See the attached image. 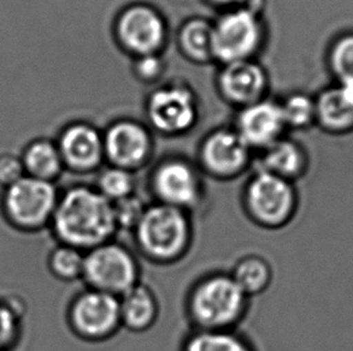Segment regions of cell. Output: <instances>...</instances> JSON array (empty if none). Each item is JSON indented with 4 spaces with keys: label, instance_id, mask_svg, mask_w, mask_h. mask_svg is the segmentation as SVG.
<instances>
[{
    "label": "cell",
    "instance_id": "2e32d148",
    "mask_svg": "<svg viewBox=\"0 0 353 351\" xmlns=\"http://www.w3.org/2000/svg\"><path fill=\"white\" fill-rule=\"evenodd\" d=\"M254 156L286 136V123L280 101L265 99L239 109L234 127Z\"/></svg>",
    "mask_w": 353,
    "mask_h": 351
},
{
    "label": "cell",
    "instance_id": "8fae6325",
    "mask_svg": "<svg viewBox=\"0 0 353 351\" xmlns=\"http://www.w3.org/2000/svg\"><path fill=\"white\" fill-rule=\"evenodd\" d=\"M150 127L163 136L175 138L190 133L199 119V103L194 90L172 82L153 90L146 101Z\"/></svg>",
    "mask_w": 353,
    "mask_h": 351
},
{
    "label": "cell",
    "instance_id": "9a60e30c",
    "mask_svg": "<svg viewBox=\"0 0 353 351\" xmlns=\"http://www.w3.org/2000/svg\"><path fill=\"white\" fill-rule=\"evenodd\" d=\"M216 87L227 104L240 109L268 98L269 76L256 59L230 63L221 65Z\"/></svg>",
    "mask_w": 353,
    "mask_h": 351
},
{
    "label": "cell",
    "instance_id": "4fadbf2b",
    "mask_svg": "<svg viewBox=\"0 0 353 351\" xmlns=\"http://www.w3.org/2000/svg\"><path fill=\"white\" fill-rule=\"evenodd\" d=\"M105 165L138 173L150 165L154 153L151 130L133 119H119L103 131Z\"/></svg>",
    "mask_w": 353,
    "mask_h": 351
},
{
    "label": "cell",
    "instance_id": "7c38bea8",
    "mask_svg": "<svg viewBox=\"0 0 353 351\" xmlns=\"http://www.w3.org/2000/svg\"><path fill=\"white\" fill-rule=\"evenodd\" d=\"M114 32L119 47L133 58L162 54L167 45V21L146 3L125 6L116 17Z\"/></svg>",
    "mask_w": 353,
    "mask_h": 351
},
{
    "label": "cell",
    "instance_id": "52a82bcc",
    "mask_svg": "<svg viewBox=\"0 0 353 351\" xmlns=\"http://www.w3.org/2000/svg\"><path fill=\"white\" fill-rule=\"evenodd\" d=\"M59 190L56 183L24 176L5 188L1 211L10 225L21 231H39L50 226L57 206Z\"/></svg>",
    "mask_w": 353,
    "mask_h": 351
},
{
    "label": "cell",
    "instance_id": "ffe728a7",
    "mask_svg": "<svg viewBox=\"0 0 353 351\" xmlns=\"http://www.w3.org/2000/svg\"><path fill=\"white\" fill-rule=\"evenodd\" d=\"M177 47L188 62L208 65L214 57V22L204 17H192L181 24L177 33Z\"/></svg>",
    "mask_w": 353,
    "mask_h": 351
},
{
    "label": "cell",
    "instance_id": "277c9868",
    "mask_svg": "<svg viewBox=\"0 0 353 351\" xmlns=\"http://www.w3.org/2000/svg\"><path fill=\"white\" fill-rule=\"evenodd\" d=\"M239 201L245 218L265 231L290 226L301 209L296 183L257 169L243 183Z\"/></svg>",
    "mask_w": 353,
    "mask_h": 351
},
{
    "label": "cell",
    "instance_id": "30bf717a",
    "mask_svg": "<svg viewBox=\"0 0 353 351\" xmlns=\"http://www.w3.org/2000/svg\"><path fill=\"white\" fill-rule=\"evenodd\" d=\"M205 178L233 182L254 165V153L234 128H219L201 140L194 160Z\"/></svg>",
    "mask_w": 353,
    "mask_h": 351
},
{
    "label": "cell",
    "instance_id": "603a6c76",
    "mask_svg": "<svg viewBox=\"0 0 353 351\" xmlns=\"http://www.w3.org/2000/svg\"><path fill=\"white\" fill-rule=\"evenodd\" d=\"M180 351H258L254 343L239 330L198 331L190 330Z\"/></svg>",
    "mask_w": 353,
    "mask_h": 351
},
{
    "label": "cell",
    "instance_id": "8992f818",
    "mask_svg": "<svg viewBox=\"0 0 353 351\" xmlns=\"http://www.w3.org/2000/svg\"><path fill=\"white\" fill-rule=\"evenodd\" d=\"M137 252L116 238L85 253L82 283L85 288L119 297L141 281Z\"/></svg>",
    "mask_w": 353,
    "mask_h": 351
},
{
    "label": "cell",
    "instance_id": "44dd1931",
    "mask_svg": "<svg viewBox=\"0 0 353 351\" xmlns=\"http://www.w3.org/2000/svg\"><path fill=\"white\" fill-rule=\"evenodd\" d=\"M230 273L239 288L251 299L265 294L275 277L272 262L258 253H248L238 257Z\"/></svg>",
    "mask_w": 353,
    "mask_h": 351
},
{
    "label": "cell",
    "instance_id": "484cf974",
    "mask_svg": "<svg viewBox=\"0 0 353 351\" xmlns=\"http://www.w3.org/2000/svg\"><path fill=\"white\" fill-rule=\"evenodd\" d=\"M85 264V252L77 248L58 243L48 254V267L50 273L62 281L81 280Z\"/></svg>",
    "mask_w": 353,
    "mask_h": 351
},
{
    "label": "cell",
    "instance_id": "f1b7e54d",
    "mask_svg": "<svg viewBox=\"0 0 353 351\" xmlns=\"http://www.w3.org/2000/svg\"><path fill=\"white\" fill-rule=\"evenodd\" d=\"M21 310L8 302H0V351H8L19 339Z\"/></svg>",
    "mask_w": 353,
    "mask_h": 351
},
{
    "label": "cell",
    "instance_id": "1f68e13d",
    "mask_svg": "<svg viewBox=\"0 0 353 351\" xmlns=\"http://www.w3.org/2000/svg\"><path fill=\"white\" fill-rule=\"evenodd\" d=\"M209 4L217 6V8H225V9H234L243 4V0H205Z\"/></svg>",
    "mask_w": 353,
    "mask_h": 351
},
{
    "label": "cell",
    "instance_id": "7a4b0ae2",
    "mask_svg": "<svg viewBox=\"0 0 353 351\" xmlns=\"http://www.w3.org/2000/svg\"><path fill=\"white\" fill-rule=\"evenodd\" d=\"M251 308V299L239 288L230 270L199 275L188 286L183 313L191 330H239Z\"/></svg>",
    "mask_w": 353,
    "mask_h": 351
},
{
    "label": "cell",
    "instance_id": "7402d4cb",
    "mask_svg": "<svg viewBox=\"0 0 353 351\" xmlns=\"http://www.w3.org/2000/svg\"><path fill=\"white\" fill-rule=\"evenodd\" d=\"M26 176L38 180L56 182L65 171L56 141L37 138L29 142L21 156Z\"/></svg>",
    "mask_w": 353,
    "mask_h": 351
},
{
    "label": "cell",
    "instance_id": "d4e9b609",
    "mask_svg": "<svg viewBox=\"0 0 353 351\" xmlns=\"http://www.w3.org/2000/svg\"><path fill=\"white\" fill-rule=\"evenodd\" d=\"M287 130L304 131L316 127L315 96L294 92L280 101Z\"/></svg>",
    "mask_w": 353,
    "mask_h": 351
},
{
    "label": "cell",
    "instance_id": "5b68a950",
    "mask_svg": "<svg viewBox=\"0 0 353 351\" xmlns=\"http://www.w3.org/2000/svg\"><path fill=\"white\" fill-rule=\"evenodd\" d=\"M151 202L194 214L204 209L208 195L205 176L196 162L181 156L162 158L148 176Z\"/></svg>",
    "mask_w": 353,
    "mask_h": 351
},
{
    "label": "cell",
    "instance_id": "3957f363",
    "mask_svg": "<svg viewBox=\"0 0 353 351\" xmlns=\"http://www.w3.org/2000/svg\"><path fill=\"white\" fill-rule=\"evenodd\" d=\"M132 237L134 251L140 259L156 266L176 265L190 254L194 244L193 214L148 202Z\"/></svg>",
    "mask_w": 353,
    "mask_h": 351
},
{
    "label": "cell",
    "instance_id": "5bb4252c",
    "mask_svg": "<svg viewBox=\"0 0 353 351\" xmlns=\"http://www.w3.org/2000/svg\"><path fill=\"white\" fill-rule=\"evenodd\" d=\"M63 164L75 175L97 173L105 165L103 131L85 122L69 124L56 140Z\"/></svg>",
    "mask_w": 353,
    "mask_h": 351
},
{
    "label": "cell",
    "instance_id": "ba28073f",
    "mask_svg": "<svg viewBox=\"0 0 353 351\" xmlns=\"http://www.w3.org/2000/svg\"><path fill=\"white\" fill-rule=\"evenodd\" d=\"M67 323L82 342H109L122 330L119 297L85 288L68 304Z\"/></svg>",
    "mask_w": 353,
    "mask_h": 351
},
{
    "label": "cell",
    "instance_id": "4316f807",
    "mask_svg": "<svg viewBox=\"0 0 353 351\" xmlns=\"http://www.w3.org/2000/svg\"><path fill=\"white\" fill-rule=\"evenodd\" d=\"M327 67L335 83L353 82V32L339 34L330 43Z\"/></svg>",
    "mask_w": 353,
    "mask_h": 351
},
{
    "label": "cell",
    "instance_id": "4dcf8cb0",
    "mask_svg": "<svg viewBox=\"0 0 353 351\" xmlns=\"http://www.w3.org/2000/svg\"><path fill=\"white\" fill-rule=\"evenodd\" d=\"M24 176L26 171L21 157L12 153L0 154V187L3 189L22 180Z\"/></svg>",
    "mask_w": 353,
    "mask_h": 351
},
{
    "label": "cell",
    "instance_id": "ac0fdd59",
    "mask_svg": "<svg viewBox=\"0 0 353 351\" xmlns=\"http://www.w3.org/2000/svg\"><path fill=\"white\" fill-rule=\"evenodd\" d=\"M311 158L303 145L283 136L254 156V169L298 183L310 171Z\"/></svg>",
    "mask_w": 353,
    "mask_h": 351
},
{
    "label": "cell",
    "instance_id": "83f0119b",
    "mask_svg": "<svg viewBox=\"0 0 353 351\" xmlns=\"http://www.w3.org/2000/svg\"><path fill=\"white\" fill-rule=\"evenodd\" d=\"M148 202L138 195V193L130 195L125 199L119 200L112 204L114 209V218L119 233H133L134 228L138 225L140 219L143 217Z\"/></svg>",
    "mask_w": 353,
    "mask_h": 351
},
{
    "label": "cell",
    "instance_id": "d6986e66",
    "mask_svg": "<svg viewBox=\"0 0 353 351\" xmlns=\"http://www.w3.org/2000/svg\"><path fill=\"white\" fill-rule=\"evenodd\" d=\"M119 299L122 330L141 334L157 325L162 309L158 295L150 285L140 281Z\"/></svg>",
    "mask_w": 353,
    "mask_h": 351
},
{
    "label": "cell",
    "instance_id": "9c48e42d",
    "mask_svg": "<svg viewBox=\"0 0 353 351\" xmlns=\"http://www.w3.org/2000/svg\"><path fill=\"white\" fill-rule=\"evenodd\" d=\"M264 41L262 14L234 8L214 22V57L220 65L256 59Z\"/></svg>",
    "mask_w": 353,
    "mask_h": 351
},
{
    "label": "cell",
    "instance_id": "e0dca14e",
    "mask_svg": "<svg viewBox=\"0 0 353 351\" xmlns=\"http://www.w3.org/2000/svg\"><path fill=\"white\" fill-rule=\"evenodd\" d=\"M316 127L330 136L353 133V82L334 83L315 96Z\"/></svg>",
    "mask_w": 353,
    "mask_h": 351
},
{
    "label": "cell",
    "instance_id": "cb8c5ba5",
    "mask_svg": "<svg viewBox=\"0 0 353 351\" xmlns=\"http://www.w3.org/2000/svg\"><path fill=\"white\" fill-rule=\"evenodd\" d=\"M93 185L106 200L114 204L137 193V173L119 167L104 165L97 172Z\"/></svg>",
    "mask_w": 353,
    "mask_h": 351
},
{
    "label": "cell",
    "instance_id": "6da1fadb",
    "mask_svg": "<svg viewBox=\"0 0 353 351\" xmlns=\"http://www.w3.org/2000/svg\"><path fill=\"white\" fill-rule=\"evenodd\" d=\"M50 228L58 243L85 253L119 233L112 204L87 183L70 185L59 193Z\"/></svg>",
    "mask_w": 353,
    "mask_h": 351
},
{
    "label": "cell",
    "instance_id": "f546056e",
    "mask_svg": "<svg viewBox=\"0 0 353 351\" xmlns=\"http://www.w3.org/2000/svg\"><path fill=\"white\" fill-rule=\"evenodd\" d=\"M165 62L162 54H148L134 58L133 74L143 85H154L162 80L165 74Z\"/></svg>",
    "mask_w": 353,
    "mask_h": 351
}]
</instances>
